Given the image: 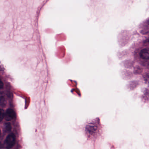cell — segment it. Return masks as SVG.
Masks as SVG:
<instances>
[{
  "instance_id": "cell-1",
  "label": "cell",
  "mask_w": 149,
  "mask_h": 149,
  "mask_svg": "<svg viewBox=\"0 0 149 149\" xmlns=\"http://www.w3.org/2000/svg\"><path fill=\"white\" fill-rule=\"evenodd\" d=\"M16 141V136L14 133H10L7 136L5 141V147L7 149H10L14 146Z\"/></svg>"
},
{
  "instance_id": "cell-2",
  "label": "cell",
  "mask_w": 149,
  "mask_h": 149,
  "mask_svg": "<svg viewBox=\"0 0 149 149\" xmlns=\"http://www.w3.org/2000/svg\"><path fill=\"white\" fill-rule=\"evenodd\" d=\"M16 115L15 111L12 109H8L6 111L5 115V119L7 121H11L16 118Z\"/></svg>"
},
{
  "instance_id": "cell-3",
  "label": "cell",
  "mask_w": 149,
  "mask_h": 149,
  "mask_svg": "<svg viewBox=\"0 0 149 149\" xmlns=\"http://www.w3.org/2000/svg\"><path fill=\"white\" fill-rule=\"evenodd\" d=\"M97 128V127L96 125L94 123L90 124L86 128L87 133L89 134V135L92 136L96 132Z\"/></svg>"
},
{
  "instance_id": "cell-4",
  "label": "cell",
  "mask_w": 149,
  "mask_h": 149,
  "mask_svg": "<svg viewBox=\"0 0 149 149\" xmlns=\"http://www.w3.org/2000/svg\"><path fill=\"white\" fill-rule=\"evenodd\" d=\"M140 58L144 60H148L149 57V50L147 49H142L139 53Z\"/></svg>"
},
{
  "instance_id": "cell-5",
  "label": "cell",
  "mask_w": 149,
  "mask_h": 149,
  "mask_svg": "<svg viewBox=\"0 0 149 149\" xmlns=\"http://www.w3.org/2000/svg\"><path fill=\"white\" fill-rule=\"evenodd\" d=\"M0 105L2 107H4L6 105V98L5 94L3 92H0Z\"/></svg>"
},
{
  "instance_id": "cell-6",
  "label": "cell",
  "mask_w": 149,
  "mask_h": 149,
  "mask_svg": "<svg viewBox=\"0 0 149 149\" xmlns=\"http://www.w3.org/2000/svg\"><path fill=\"white\" fill-rule=\"evenodd\" d=\"M5 129L7 131H10L12 130V125L10 123H6L5 125Z\"/></svg>"
},
{
  "instance_id": "cell-7",
  "label": "cell",
  "mask_w": 149,
  "mask_h": 149,
  "mask_svg": "<svg viewBox=\"0 0 149 149\" xmlns=\"http://www.w3.org/2000/svg\"><path fill=\"white\" fill-rule=\"evenodd\" d=\"M5 116L4 111L2 110H0V122H1Z\"/></svg>"
},
{
  "instance_id": "cell-8",
  "label": "cell",
  "mask_w": 149,
  "mask_h": 149,
  "mask_svg": "<svg viewBox=\"0 0 149 149\" xmlns=\"http://www.w3.org/2000/svg\"><path fill=\"white\" fill-rule=\"evenodd\" d=\"M4 87V84L1 79H0V89H2Z\"/></svg>"
},
{
  "instance_id": "cell-9",
  "label": "cell",
  "mask_w": 149,
  "mask_h": 149,
  "mask_svg": "<svg viewBox=\"0 0 149 149\" xmlns=\"http://www.w3.org/2000/svg\"><path fill=\"white\" fill-rule=\"evenodd\" d=\"M0 133H1V130H0Z\"/></svg>"
}]
</instances>
